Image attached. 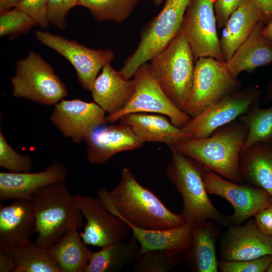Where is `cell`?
Masks as SVG:
<instances>
[{"label": "cell", "mask_w": 272, "mask_h": 272, "mask_svg": "<svg viewBox=\"0 0 272 272\" xmlns=\"http://www.w3.org/2000/svg\"><path fill=\"white\" fill-rule=\"evenodd\" d=\"M107 209L126 224L150 230L180 227L186 223L181 214L172 212L154 193L141 185L128 168H123L120 180L111 191L98 193Z\"/></svg>", "instance_id": "cell-1"}, {"label": "cell", "mask_w": 272, "mask_h": 272, "mask_svg": "<svg viewBox=\"0 0 272 272\" xmlns=\"http://www.w3.org/2000/svg\"><path fill=\"white\" fill-rule=\"evenodd\" d=\"M248 131L243 123L235 120L219 127L208 137L182 141L171 148L222 177L243 184L239 163Z\"/></svg>", "instance_id": "cell-2"}, {"label": "cell", "mask_w": 272, "mask_h": 272, "mask_svg": "<svg viewBox=\"0 0 272 272\" xmlns=\"http://www.w3.org/2000/svg\"><path fill=\"white\" fill-rule=\"evenodd\" d=\"M170 149L172 159L166 173L181 196L186 222L194 225L211 220L229 227L227 216L215 207L208 196L202 178L204 168L176 149Z\"/></svg>", "instance_id": "cell-3"}, {"label": "cell", "mask_w": 272, "mask_h": 272, "mask_svg": "<svg viewBox=\"0 0 272 272\" xmlns=\"http://www.w3.org/2000/svg\"><path fill=\"white\" fill-rule=\"evenodd\" d=\"M29 200L35 218L36 242L44 247L53 245L69 229L83 226L84 217L65 182L42 188Z\"/></svg>", "instance_id": "cell-4"}, {"label": "cell", "mask_w": 272, "mask_h": 272, "mask_svg": "<svg viewBox=\"0 0 272 272\" xmlns=\"http://www.w3.org/2000/svg\"><path fill=\"white\" fill-rule=\"evenodd\" d=\"M194 58L190 46L180 29L169 45L154 57L149 64L161 89L181 110L192 88Z\"/></svg>", "instance_id": "cell-5"}, {"label": "cell", "mask_w": 272, "mask_h": 272, "mask_svg": "<svg viewBox=\"0 0 272 272\" xmlns=\"http://www.w3.org/2000/svg\"><path fill=\"white\" fill-rule=\"evenodd\" d=\"M240 85L225 61L199 57L194 65L192 88L182 111L193 118L219 100L239 91Z\"/></svg>", "instance_id": "cell-6"}, {"label": "cell", "mask_w": 272, "mask_h": 272, "mask_svg": "<svg viewBox=\"0 0 272 272\" xmlns=\"http://www.w3.org/2000/svg\"><path fill=\"white\" fill-rule=\"evenodd\" d=\"M11 83L14 96L43 104H55L68 95L51 65L34 51L17 62Z\"/></svg>", "instance_id": "cell-7"}, {"label": "cell", "mask_w": 272, "mask_h": 272, "mask_svg": "<svg viewBox=\"0 0 272 272\" xmlns=\"http://www.w3.org/2000/svg\"><path fill=\"white\" fill-rule=\"evenodd\" d=\"M133 78L134 90L130 99L120 111L106 116L107 122H115L124 115L133 113L164 115L180 128L190 121L191 118L178 108L164 92L147 62L138 68Z\"/></svg>", "instance_id": "cell-8"}, {"label": "cell", "mask_w": 272, "mask_h": 272, "mask_svg": "<svg viewBox=\"0 0 272 272\" xmlns=\"http://www.w3.org/2000/svg\"><path fill=\"white\" fill-rule=\"evenodd\" d=\"M191 0H167L159 14L142 29L141 40L128 61L134 67L162 51L179 32Z\"/></svg>", "instance_id": "cell-9"}, {"label": "cell", "mask_w": 272, "mask_h": 272, "mask_svg": "<svg viewBox=\"0 0 272 272\" xmlns=\"http://www.w3.org/2000/svg\"><path fill=\"white\" fill-rule=\"evenodd\" d=\"M74 201L86 220L80 235L87 245L102 248L131 237L129 226L110 212L99 197L77 194Z\"/></svg>", "instance_id": "cell-10"}, {"label": "cell", "mask_w": 272, "mask_h": 272, "mask_svg": "<svg viewBox=\"0 0 272 272\" xmlns=\"http://www.w3.org/2000/svg\"><path fill=\"white\" fill-rule=\"evenodd\" d=\"M202 178L208 193L223 198L233 207V213L227 216L229 226L241 225L272 203V196L263 189L227 180L205 168Z\"/></svg>", "instance_id": "cell-11"}, {"label": "cell", "mask_w": 272, "mask_h": 272, "mask_svg": "<svg viewBox=\"0 0 272 272\" xmlns=\"http://www.w3.org/2000/svg\"><path fill=\"white\" fill-rule=\"evenodd\" d=\"M261 91L255 86H249L215 102L190 121L181 129L191 139L210 136L215 130L235 120L246 113L259 101Z\"/></svg>", "instance_id": "cell-12"}, {"label": "cell", "mask_w": 272, "mask_h": 272, "mask_svg": "<svg viewBox=\"0 0 272 272\" xmlns=\"http://www.w3.org/2000/svg\"><path fill=\"white\" fill-rule=\"evenodd\" d=\"M215 1L191 0L185 11L180 29L194 58L211 57L224 61L217 33Z\"/></svg>", "instance_id": "cell-13"}, {"label": "cell", "mask_w": 272, "mask_h": 272, "mask_svg": "<svg viewBox=\"0 0 272 272\" xmlns=\"http://www.w3.org/2000/svg\"><path fill=\"white\" fill-rule=\"evenodd\" d=\"M35 34L41 43L70 62L77 72L80 84L87 90H91L101 69L114 57L110 49H91L75 41L43 31H36Z\"/></svg>", "instance_id": "cell-14"}, {"label": "cell", "mask_w": 272, "mask_h": 272, "mask_svg": "<svg viewBox=\"0 0 272 272\" xmlns=\"http://www.w3.org/2000/svg\"><path fill=\"white\" fill-rule=\"evenodd\" d=\"M50 120L64 137L78 144L107 122L105 112L97 103L80 99L55 104Z\"/></svg>", "instance_id": "cell-15"}, {"label": "cell", "mask_w": 272, "mask_h": 272, "mask_svg": "<svg viewBox=\"0 0 272 272\" xmlns=\"http://www.w3.org/2000/svg\"><path fill=\"white\" fill-rule=\"evenodd\" d=\"M222 260H247L272 255V236L263 233L253 219L244 225L230 226L220 246Z\"/></svg>", "instance_id": "cell-16"}, {"label": "cell", "mask_w": 272, "mask_h": 272, "mask_svg": "<svg viewBox=\"0 0 272 272\" xmlns=\"http://www.w3.org/2000/svg\"><path fill=\"white\" fill-rule=\"evenodd\" d=\"M67 170L59 161H54L40 172H0L1 200H29L39 189L51 184L65 182Z\"/></svg>", "instance_id": "cell-17"}, {"label": "cell", "mask_w": 272, "mask_h": 272, "mask_svg": "<svg viewBox=\"0 0 272 272\" xmlns=\"http://www.w3.org/2000/svg\"><path fill=\"white\" fill-rule=\"evenodd\" d=\"M87 156L93 164H105L110 158L122 152L140 148L143 145L131 128L125 124L99 126L85 140Z\"/></svg>", "instance_id": "cell-18"}, {"label": "cell", "mask_w": 272, "mask_h": 272, "mask_svg": "<svg viewBox=\"0 0 272 272\" xmlns=\"http://www.w3.org/2000/svg\"><path fill=\"white\" fill-rule=\"evenodd\" d=\"M36 233L31 202L16 199L0 207V251L7 252Z\"/></svg>", "instance_id": "cell-19"}, {"label": "cell", "mask_w": 272, "mask_h": 272, "mask_svg": "<svg viewBox=\"0 0 272 272\" xmlns=\"http://www.w3.org/2000/svg\"><path fill=\"white\" fill-rule=\"evenodd\" d=\"M118 121L128 125L143 143L159 142L171 148L179 142L191 139L162 114L133 113L124 115Z\"/></svg>", "instance_id": "cell-20"}, {"label": "cell", "mask_w": 272, "mask_h": 272, "mask_svg": "<svg viewBox=\"0 0 272 272\" xmlns=\"http://www.w3.org/2000/svg\"><path fill=\"white\" fill-rule=\"evenodd\" d=\"M134 90L133 79L123 78L109 63L103 67L90 91L94 102L105 113L112 115L125 106Z\"/></svg>", "instance_id": "cell-21"}, {"label": "cell", "mask_w": 272, "mask_h": 272, "mask_svg": "<svg viewBox=\"0 0 272 272\" xmlns=\"http://www.w3.org/2000/svg\"><path fill=\"white\" fill-rule=\"evenodd\" d=\"M213 222L208 220L193 225L190 245L183 254V259L193 271H218L216 243L221 230Z\"/></svg>", "instance_id": "cell-22"}, {"label": "cell", "mask_w": 272, "mask_h": 272, "mask_svg": "<svg viewBox=\"0 0 272 272\" xmlns=\"http://www.w3.org/2000/svg\"><path fill=\"white\" fill-rule=\"evenodd\" d=\"M264 26L258 22L247 38L226 61L227 67L235 78L244 71L251 72L256 68L272 63V41L262 34Z\"/></svg>", "instance_id": "cell-23"}, {"label": "cell", "mask_w": 272, "mask_h": 272, "mask_svg": "<svg viewBox=\"0 0 272 272\" xmlns=\"http://www.w3.org/2000/svg\"><path fill=\"white\" fill-rule=\"evenodd\" d=\"M261 18L260 9L254 0H249L231 15L223 28L220 39L224 61L232 56Z\"/></svg>", "instance_id": "cell-24"}, {"label": "cell", "mask_w": 272, "mask_h": 272, "mask_svg": "<svg viewBox=\"0 0 272 272\" xmlns=\"http://www.w3.org/2000/svg\"><path fill=\"white\" fill-rule=\"evenodd\" d=\"M239 169L244 182L272 196V142H257L242 152Z\"/></svg>", "instance_id": "cell-25"}, {"label": "cell", "mask_w": 272, "mask_h": 272, "mask_svg": "<svg viewBox=\"0 0 272 272\" xmlns=\"http://www.w3.org/2000/svg\"><path fill=\"white\" fill-rule=\"evenodd\" d=\"M79 228H72L48 250L60 272H85L92 251L83 241Z\"/></svg>", "instance_id": "cell-26"}, {"label": "cell", "mask_w": 272, "mask_h": 272, "mask_svg": "<svg viewBox=\"0 0 272 272\" xmlns=\"http://www.w3.org/2000/svg\"><path fill=\"white\" fill-rule=\"evenodd\" d=\"M139 251V244L132 236L124 241L106 245L92 252L85 272L119 271L134 262Z\"/></svg>", "instance_id": "cell-27"}, {"label": "cell", "mask_w": 272, "mask_h": 272, "mask_svg": "<svg viewBox=\"0 0 272 272\" xmlns=\"http://www.w3.org/2000/svg\"><path fill=\"white\" fill-rule=\"evenodd\" d=\"M6 253L10 254L16 262L15 272H60L48 248L30 239Z\"/></svg>", "instance_id": "cell-28"}, {"label": "cell", "mask_w": 272, "mask_h": 272, "mask_svg": "<svg viewBox=\"0 0 272 272\" xmlns=\"http://www.w3.org/2000/svg\"><path fill=\"white\" fill-rule=\"evenodd\" d=\"M238 120L248 130L241 152L257 142H272V105L268 108L261 109L258 101L246 113L240 116Z\"/></svg>", "instance_id": "cell-29"}, {"label": "cell", "mask_w": 272, "mask_h": 272, "mask_svg": "<svg viewBox=\"0 0 272 272\" xmlns=\"http://www.w3.org/2000/svg\"><path fill=\"white\" fill-rule=\"evenodd\" d=\"M141 0H78L77 6L88 8L98 21L121 22L131 14Z\"/></svg>", "instance_id": "cell-30"}, {"label": "cell", "mask_w": 272, "mask_h": 272, "mask_svg": "<svg viewBox=\"0 0 272 272\" xmlns=\"http://www.w3.org/2000/svg\"><path fill=\"white\" fill-rule=\"evenodd\" d=\"M184 253L172 250L151 251L138 255L134 262L137 272H168L183 259Z\"/></svg>", "instance_id": "cell-31"}, {"label": "cell", "mask_w": 272, "mask_h": 272, "mask_svg": "<svg viewBox=\"0 0 272 272\" xmlns=\"http://www.w3.org/2000/svg\"><path fill=\"white\" fill-rule=\"evenodd\" d=\"M37 25L27 13L17 8L1 13L0 36L14 38Z\"/></svg>", "instance_id": "cell-32"}, {"label": "cell", "mask_w": 272, "mask_h": 272, "mask_svg": "<svg viewBox=\"0 0 272 272\" xmlns=\"http://www.w3.org/2000/svg\"><path fill=\"white\" fill-rule=\"evenodd\" d=\"M0 166L9 172H29L32 167L30 156L22 155L9 144L3 132H0Z\"/></svg>", "instance_id": "cell-33"}, {"label": "cell", "mask_w": 272, "mask_h": 272, "mask_svg": "<svg viewBox=\"0 0 272 272\" xmlns=\"http://www.w3.org/2000/svg\"><path fill=\"white\" fill-rule=\"evenodd\" d=\"M272 260V255L247 260H218V268L221 272H264Z\"/></svg>", "instance_id": "cell-34"}, {"label": "cell", "mask_w": 272, "mask_h": 272, "mask_svg": "<svg viewBox=\"0 0 272 272\" xmlns=\"http://www.w3.org/2000/svg\"><path fill=\"white\" fill-rule=\"evenodd\" d=\"M78 0H47V15L49 23L63 30L69 11L77 6Z\"/></svg>", "instance_id": "cell-35"}, {"label": "cell", "mask_w": 272, "mask_h": 272, "mask_svg": "<svg viewBox=\"0 0 272 272\" xmlns=\"http://www.w3.org/2000/svg\"><path fill=\"white\" fill-rule=\"evenodd\" d=\"M15 8L27 13L41 28H48L47 0H22Z\"/></svg>", "instance_id": "cell-36"}, {"label": "cell", "mask_w": 272, "mask_h": 272, "mask_svg": "<svg viewBox=\"0 0 272 272\" xmlns=\"http://www.w3.org/2000/svg\"><path fill=\"white\" fill-rule=\"evenodd\" d=\"M249 0H215L214 9L217 27L223 28L231 15Z\"/></svg>", "instance_id": "cell-37"}, {"label": "cell", "mask_w": 272, "mask_h": 272, "mask_svg": "<svg viewBox=\"0 0 272 272\" xmlns=\"http://www.w3.org/2000/svg\"><path fill=\"white\" fill-rule=\"evenodd\" d=\"M253 217L257 228L265 235L272 236V203L257 211Z\"/></svg>", "instance_id": "cell-38"}, {"label": "cell", "mask_w": 272, "mask_h": 272, "mask_svg": "<svg viewBox=\"0 0 272 272\" xmlns=\"http://www.w3.org/2000/svg\"><path fill=\"white\" fill-rule=\"evenodd\" d=\"M259 6L261 13V21L264 25L272 19V0H254Z\"/></svg>", "instance_id": "cell-39"}, {"label": "cell", "mask_w": 272, "mask_h": 272, "mask_svg": "<svg viewBox=\"0 0 272 272\" xmlns=\"http://www.w3.org/2000/svg\"><path fill=\"white\" fill-rule=\"evenodd\" d=\"M16 262L9 253L0 251V272H15Z\"/></svg>", "instance_id": "cell-40"}, {"label": "cell", "mask_w": 272, "mask_h": 272, "mask_svg": "<svg viewBox=\"0 0 272 272\" xmlns=\"http://www.w3.org/2000/svg\"><path fill=\"white\" fill-rule=\"evenodd\" d=\"M22 0H0L1 13L15 7Z\"/></svg>", "instance_id": "cell-41"}, {"label": "cell", "mask_w": 272, "mask_h": 272, "mask_svg": "<svg viewBox=\"0 0 272 272\" xmlns=\"http://www.w3.org/2000/svg\"><path fill=\"white\" fill-rule=\"evenodd\" d=\"M263 35L272 41V19L262 29Z\"/></svg>", "instance_id": "cell-42"}, {"label": "cell", "mask_w": 272, "mask_h": 272, "mask_svg": "<svg viewBox=\"0 0 272 272\" xmlns=\"http://www.w3.org/2000/svg\"><path fill=\"white\" fill-rule=\"evenodd\" d=\"M264 102H272V76L267 86L266 93L263 98Z\"/></svg>", "instance_id": "cell-43"}, {"label": "cell", "mask_w": 272, "mask_h": 272, "mask_svg": "<svg viewBox=\"0 0 272 272\" xmlns=\"http://www.w3.org/2000/svg\"><path fill=\"white\" fill-rule=\"evenodd\" d=\"M163 1L164 0H154L155 4L157 6L160 5Z\"/></svg>", "instance_id": "cell-44"}, {"label": "cell", "mask_w": 272, "mask_h": 272, "mask_svg": "<svg viewBox=\"0 0 272 272\" xmlns=\"http://www.w3.org/2000/svg\"><path fill=\"white\" fill-rule=\"evenodd\" d=\"M266 272H272V260L270 262V263L268 267L267 270H266Z\"/></svg>", "instance_id": "cell-45"}]
</instances>
